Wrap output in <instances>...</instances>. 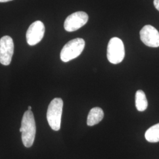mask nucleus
<instances>
[{
	"label": "nucleus",
	"instance_id": "1",
	"mask_svg": "<svg viewBox=\"0 0 159 159\" xmlns=\"http://www.w3.org/2000/svg\"><path fill=\"white\" fill-rule=\"evenodd\" d=\"M21 129L22 142L25 148H30L34 143L36 134V125L34 114L30 110L26 111L23 117Z\"/></svg>",
	"mask_w": 159,
	"mask_h": 159
},
{
	"label": "nucleus",
	"instance_id": "2",
	"mask_svg": "<svg viewBox=\"0 0 159 159\" xmlns=\"http://www.w3.org/2000/svg\"><path fill=\"white\" fill-rule=\"evenodd\" d=\"M63 107V100L60 98H54L48 106L47 119L53 130L58 131L60 129Z\"/></svg>",
	"mask_w": 159,
	"mask_h": 159
},
{
	"label": "nucleus",
	"instance_id": "3",
	"mask_svg": "<svg viewBox=\"0 0 159 159\" xmlns=\"http://www.w3.org/2000/svg\"><path fill=\"white\" fill-rule=\"evenodd\" d=\"M84 47L85 41L81 38H77L68 41L61 51V60L63 62L67 63L79 57L84 50Z\"/></svg>",
	"mask_w": 159,
	"mask_h": 159
},
{
	"label": "nucleus",
	"instance_id": "4",
	"mask_svg": "<svg viewBox=\"0 0 159 159\" xmlns=\"http://www.w3.org/2000/svg\"><path fill=\"white\" fill-rule=\"evenodd\" d=\"M125 56L123 42L117 37L111 39L108 42L107 57L110 63L114 64L120 63Z\"/></svg>",
	"mask_w": 159,
	"mask_h": 159
},
{
	"label": "nucleus",
	"instance_id": "5",
	"mask_svg": "<svg viewBox=\"0 0 159 159\" xmlns=\"http://www.w3.org/2000/svg\"><path fill=\"white\" fill-rule=\"evenodd\" d=\"M89 20V16L83 11L74 12L67 17L64 27L67 32H73L81 28Z\"/></svg>",
	"mask_w": 159,
	"mask_h": 159
},
{
	"label": "nucleus",
	"instance_id": "6",
	"mask_svg": "<svg viewBox=\"0 0 159 159\" xmlns=\"http://www.w3.org/2000/svg\"><path fill=\"white\" fill-rule=\"evenodd\" d=\"M14 45L11 37L6 35L0 39V63L8 66L11 62Z\"/></svg>",
	"mask_w": 159,
	"mask_h": 159
},
{
	"label": "nucleus",
	"instance_id": "7",
	"mask_svg": "<svg viewBox=\"0 0 159 159\" xmlns=\"http://www.w3.org/2000/svg\"><path fill=\"white\" fill-rule=\"evenodd\" d=\"M45 33L44 24L40 21L32 23L26 33L27 42L30 46H35L43 39Z\"/></svg>",
	"mask_w": 159,
	"mask_h": 159
},
{
	"label": "nucleus",
	"instance_id": "8",
	"mask_svg": "<svg viewBox=\"0 0 159 159\" xmlns=\"http://www.w3.org/2000/svg\"><path fill=\"white\" fill-rule=\"evenodd\" d=\"M140 39L146 46L150 47H159V32L151 25H146L140 32Z\"/></svg>",
	"mask_w": 159,
	"mask_h": 159
},
{
	"label": "nucleus",
	"instance_id": "9",
	"mask_svg": "<svg viewBox=\"0 0 159 159\" xmlns=\"http://www.w3.org/2000/svg\"><path fill=\"white\" fill-rule=\"evenodd\" d=\"M104 117V112L100 107H94L90 111L88 117L87 124L89 126L97 125L100 123Z\"/></svg>",
	"mask_w": 159,
	"mask_h": 159
},
{
	"label": "nucleus",
	"instance_id": "10",
	"mask_svg": "<svg viewBox=\"0 0 159 159\" xmlns=\"http://www.w3.org/2000/svg\"><path fill=\"white\" fill-rule=\"evenodd\" d=\"M135 103L136 108L139 111H143L148 108V100L143 90H139L136 91L135 96Z\"/></svg>",
	"mask_w": 159,
	"mask_h": 159
},
{
	"label": "nucleus",
	"instance_id": "11",
	"mask_svg": "<svg viewBox=\"0 0 159 159\" xmlns=\"http://www.w3.org/2000/svg\"><path fill=\"white\" fill-rule=\"evenodd\" d=\"M145 138L148 142H159V123L152 126L146 131Z\"/></svg>",
	"mask_w": 159,
	"mask_h": 159
},
{
	"label": "nucleus",
	"instance_id": "12",
	"mask_svg": "<svg viewBox=\"0 0 159 159\" xmlns=\"http://www.w3.org/2000/svg\"><path fill=\"white\" fill-rule=\"evenodd\" d=\"M153 4L155 8L159 11V0H154Z\"/></svg>",
	"mask_w": 159,
	"mask_h": 159
},
{
	"label": "nucleus",
	"instance_id": "13",
	"mask_svg": "<svg viewBox=\"0 0 159 159\" xmlns=\"http://www.w3.org/2000/svg\"><path fill=\"white\" fill-rule=\"evenodd\" d=\"M10 1H12V0H0V2H6Z\"/></svg>",
	"mask_w": 159,
	"mask_h": 159
},
{
	"label": "nucleus",
	"instance_id": "14",
	"mask_svg": "<svg viewBox=\"0 0 159 159\" xmlns=\"http://www.w3.org/2000/svg\"><path fill=\"white\" fill-rule=\"evenodd\" d=\"M31 106H29V107H28V110H30V111H31Z\"/></svg>",
	"mask_w": 159,
	"mask_h": 159
}]
</instances>
